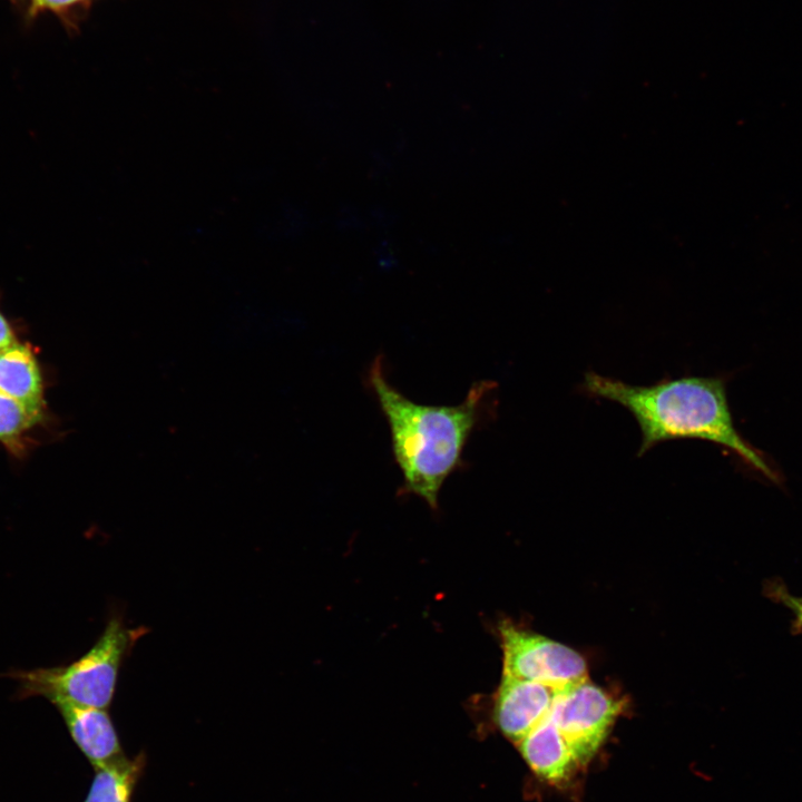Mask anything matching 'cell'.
Instances as JSON below:
<instances>
[{
	"mask_svg": "<svg viewBox=\"0 0 802 802\" xmlns=\"http://www.w3.org/2000/svg\"><path fill=\"white\" fill-rule=\"evenodd\" d=\"M368 384L387 420L394 461L402 475L400 493L423 499L438 508L444 481L463 464L462 454L488 412L496 382H475L456 405H430L408 399L387 379L383 358L368 371Z\"/></svg>",
	"mask_w": 802,
	"mask_h": 802,
	"instance_id": "1",
	"label": "cell"
},
{
	"mask_svg": "<svg viewBox=\"0 0 802 802\" xmlns=\"http://www.w3.org/2000/svg\"><path fill=\"white\" fill-rule=\"evenodd\" d=\"M583 388L589 395L616 402L633 414L642 433L639 456L668 440H706L727 448L769 480L779 481L762 453L737 432L721 378L682 376L632 385L588 372Z\"/></svg>",
	"mask_w": 802,
	"mask_h": 802,
	"instance_id": "2",
	"label": "cell"
},
{
	"mask_svg": "<svg viewBox=\"0 0 802 802\" xmlns=\"http://www.w3.org/2000/svg\"><path fill=\"white\" fill-rule=\"evenodd\" d=\"M144 626L128 627L121 616L109 617L95 644L67 665L12 669L7 676L18 684V698L41 696L52 705L107 708L111 705L120 668L139 638Z\"/></svg>",
	"mask_w": 802,
	"mask_h": 802,
	"instance_id": "3",
	"label": "cell"
},
{
	"mask_svg": "<svg viewBox=\"0 0 802 802\" xmlns=\"http://www.w3.org/2000/svg\"><path fill=\"white\" fill-rule=\"evenodd\" d=\"M498 632L502 675L557 689L588 677L587 664L575 649L510 622L500 623Z\"/></svg>",
	"mask_w": 802,
	"mask_h": 802,
	"instance_id": "4",
	"label": "cell"
},
{
	"mask_svg": "<svg viewBox=\"0 0 802 802\" xmlns=\"http://www.w3.org/2000/svg\"><path fill=\"white\" fill-rule=\"evenodd\" d=\"M619 711V703L587 677L557 692L548 717L578 765H584L598 751Z\"/></svg>",
	"mask_w": 802,
	"mask_h": 802,
	"instance_id": "5",
	"label": "cell"
},
{
	"mask_svg": "<svg viewBox=\"0 0 802 802\" xmlns=\"http://www.w3.org/2000/svg\"><path fill=\"white\" fill-rule=\"evenodd\" d=\"M558 691L542 683L502 675L493 706L497 726L518 744L547 717Z\"/></svg>",
	"mask_w": 802,
	"mask_h": 802,
	"instance_id": "6",
	"label": "cell"
},
{
	"mask_svg": "<svg viewBox=\"0 0 802 802\" xmlns=\"http://www.w3.org/2000/svg\"><path fill=\"white\" fill-rule=\"evenodd\" d=\"M53 706L70 737L94 767L124 755L120 737L107 708L68 703Z\"/></svg>",
	"mask_w": 802,
	"mask_h": 802,
	"instance_id": "7",
	"label": "cell"
},
{
	"mask_svg": "<svg viewBox=\"0 0 802 802\" xmlns=\"http://www.w3.org/2000/svg\"><path fill=\"white\" fill-rule=\"evenodd\" d=\"M0 391L18 401L36 422L42 418V376L37 359L27 344L16 341L0 351Z\"/></svg>",
	"mask_w": 802,
	"mask_h": 802,
	"instance_id": "8",
	"label": "cell"
},
{
	"mask_svg": "<svg viewBox=\"0 0 802 802\" xmlns=\"http://www.w3.org/2000/svg\"><path fill=\"white\" fill-rule=\"evenodd\" d=\"M518 746L532 771L555 784L567 780L579 766L568 742L548 715L518 743Z\"/></svg>",
	"mask_w": 802,
	"mask_h": 802,
	"instance_id": "9",
	"label": "cell"
},
{
	"mask_svg": "<svg viewBox=\"0 0 802 802\" xmlns=\"http://www.w3.org/2000/svg\"><path fill=\"white\" fill-rule=\"evenodd\" d=\"M146 765V753L140 751L135 756L124 754L95 766L94 779L82 802H133Z\"/></svg>",
	"mask_w": 802,
	"mask_h": 802,
	"instance_id": "10",
	"label": "cell"
},
{
	"mask_svg": "<svg viewBox=\"0 0 802 802\" xmlns=\"http://www.w3.org/2000/svg\"><path fill=\"white\" fill-rule=\"evenodd\" d=\"M36 421L13 398L0 391V442L12 451L20 450L22 437Z\"/></svg>",
	"mask_w": 802,
	"mask_h": 802,
	"instance_id": "11",
	"label": "cell"
},
{
	"mask_svg": "<svg viewBox=\"0 0 802 802\" xmlns=\"http://www.w3.org/2000/svg\"><path fill=\"white\" fill-rule=\"evenodd\" d=\"M765 594L791 609L794 615L793 630L802 634V597L791 595L780 580L766 581Z\"/></svg>",
	"mask_w": 802,
	"mask_h": 802,
	"instance_id": "12",
	"label": "cell"
},
{
	"mask_svg": "<svg viewBox=\"0 0 802 802\" xmlns=\"http://www.w3.org/2000/svg\"><path fill=\"white\" fill-rule=\"evenodd\" d=\"M84 0H32L31 11L33 13L41 10L62 11Z\"/></svg>",
	"mask_w": 802,
	"mask_h": 802,
	"instance_id": "13",
	"label": "cell"
},
{
	"mask_svg": "<svg viewBox=\"0 0 802 802\" xmlns=\"http://www.w3.org/2000/svg\"><path fill=\"white\" fill-rule=\"evenodd\" d=\"M16 341L17 340L9 321L0 311V351L10 346Z\"/></svg>",
	"mask_w": 802,
	"mask_h": 802,
	"instance_id": "14",
	"label": "cell"
}]
</instances>
